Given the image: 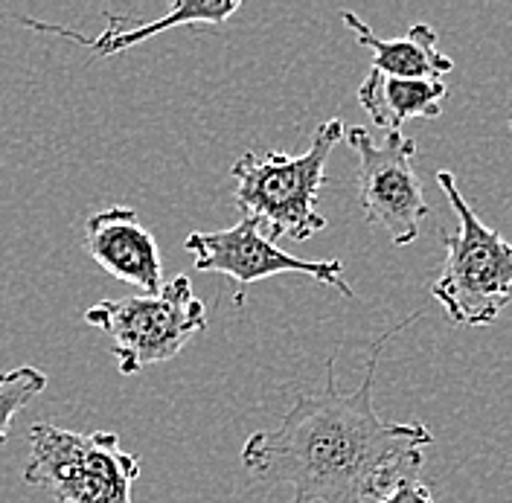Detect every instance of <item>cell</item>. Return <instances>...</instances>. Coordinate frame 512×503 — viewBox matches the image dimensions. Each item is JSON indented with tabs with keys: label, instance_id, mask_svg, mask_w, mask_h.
Wrapping results in <instances>:
<instances>
[{
	"label": "cell",
	"instance_id": "cell-1",
	"mask_svg": "<svg viewBox=\"0 0 512 503\" xmlns=\"http://www.w3.org/2000/svg\"><path fill=\"white\" fill-rule=\"evenodd\" d=\"M419 312L373 344L361 384L344 393L335 378V355L326 361V387L300 396L274 431H256L242 448L248 474L291 486V503H379L399 483L416 480L434 442L419 422H387L373 405L382 349Z\"/></svg>",
	"mask_w": 512,
	"mask_h": 503
},
{
	"label": "cell",
	"instance_id": "cell-2",
	"mask_svg": "<svg viewBox=\"0 0 512 503\" xmlns=\"http://www.w3.org/2000/svg\"><path fill=\"white\" fill-rule=\"evenodd\" d=\"M344 120L332 117L320 123L312 143L303 155L286 152H248L230 166L236 181L233 201L254 219L271 239L288 236L306 242L326 227L318 213V195L326 184V160L332 149L344 140Z\"/></svg>",
	"mask_w": 512,
	"mask_h": 503
},
{
	"label": "cell",
	"instance_id": "cell-3",
	"mask_svg": "<svg viewBox=\"0 0 512 503\" xmlns=\"http://www.w3.org/2000/svg\"><path fill=\"white\" fill-rule=\"evenodd\" d=\"M437 184L457 213V230L443 236L446 259L431 297L457 326H489L512 303V245L478 219L451 172H437Z\"/></svg>",
	"mask_w": 512,
	"mask_h": 503
},
{
	"label": "cell",
	"instance_id": "cell-4",
	"mask_svg": "<svg viewBox=\"0 0 512 503\" xmlns=\"http://www.w3.org/2000/svg\"><path fill=\"white\" fill-rule=\"evenodd\" d=\"M24 480L59 503H134L140 460L123 451L117 434H76L53 422L32 425Z\"/></svg>",
	"mask_w": 512,
	"mask_h": 503
},
{
	"label": "cell",
	"instance_id": "cell-5",
	"mask_svg": "<svg viewBox=\"0 0 512 503\" xmlns=\"http://www.w3.org/2000/svg\"><path fill=\"white\" fill-rule=\"evenodd\" d=\"M85 320L111 338V352L123 376L175 358L195 335L207 329V306L195 297L187 274L163 283L158 294L102 300Z\"/></svg>",
	"mask_w": 512,
	"mask_h": 503
},
{
	"label": "cell",
	"instance_id": "cell-6",
	"mask_svg": "<svg viewBox=\"0 0 512 503\" xmlns=\"http://www.w3.org/2000/svg\"><path fill=\"white\" fill-rule=\"evenodd\" d=\"M344 143L358 155V201L367 224L384 227L399 248L411 245L419 236V224L431 216L414 169L416 140L396 131L376 143L367 128L352 126Z\"/></svg>",
	"mask_w": 512,
	"mask_h": 503
},
{
	"label": "cell",
	"instance_id": "cell-7",
	"mask_svg": "<svg viewBox=\"0 0 512 503\" xmlns=\"http://www.w3.org/2000/svg\"><path fill=\"white\" fill-rule=\"evenodd\" d=\"M184 248L192 253V262L198 271L224 274L242 285L259 283L268 277L280 274H303L318 283L338 288L344 297H355L352 285L344 280V262L338 259H300L291 253L280 251L274 239L256 224L254 219H245L227 230L216 233H201L195 230L187 236Z\"/></svg>",
	"mask_w": 512,
	"mask_h": 503
},
{
	"label": "cell",
	"instance_id": "cell-8",
	"mask_svg": "<svg viewBox=\"0 0 512 503\" xmlns=\"http://www.w3.org/2000/svg\"><path fill=\"white\" fill-rule=\"evenodd\" d=\"M85 248L105 274L137 285L143 294H158L163 288L158 242L131 207H111L88 216Z\"/></svg>",
	"mask_w": 512,
	"mask_h": 503
},
{
	"label": "cell",
	"instance_id": "cell-9",
	"mask_svg": "<svg viewBox=\"0 0 512 503\" xmlns=\"http://www.w3.org/2000/svg\"><path fill=\"white\" fill-rule=\"evenodd\" d=\"M233 12H239V0H175L169 6V12L158 18V21H143L134 27H120V18H108V27L99 35H82L67 27H56V24H44V21H32V18H21L30 30L50 32L59 38H70L79 41L82 47H88L94 53V59H105V56H117L123 50H131L134 44L160 35L175 27H192V24H224Z\"/></svg>",
	"mask_w": 512,
	"mask_h": 503
},
{
	"label": "cell",
	"instance_id": "cell-10",
	"mask_svg": "<svg viewBox=\"0 0 512 503\" xmlns=\"http://www.w3.org/2000/svg\"><path fill=\"white\" fill-rule=\"evenodd\" d=\"M341 21L355 32L358 44L370 50L373 56L370 70H379L384 76H396V79H422V82H443V76L454 70V62L440 47V35L428 24H414L402 38H382L350 9L341 12Z\"/></svg>",
	"mask_w": 512,
	"mask_h": 503
},
{
	"label": "cell",
	"instance_id": "cell-11",
	"mask_svg": "<svg viewBox=\"0 0 512 503\" xmlns=\"http://www.w3.org/2000/svg\"><path fill=\"white\" fill-rule=\"evenodd\" d=\"M443 82H422V79H396L370 70V76L358 88V102L373 120V126L384 128L387 134L402 131L408 120L425 117L434 120L446 102Z\"/></svg>",
	"mask_w": 512,
	"mask_h": 503
},
{
	"label": "cell",
	"instance_id": "cell-12",
	"mask_svg": "<svg viewBox=\"0 0 512 503\" xmlns=\"http://www.w3.org/2000/svg\"><path fill=\"white\" fill-rule=\"evenodd\" d=\"M47 387V376L38 367H15L0 373V445L9 440L15 416Z\"/></svg>",
	"mask_w": 512,
	"mask_h": 503
},
{
	"label": "cell",
	"instance_id": "cell-13",
	"mask_svg": "<svg viewBox=\"0 0 512 503\" xmlns=\"http://www.w3.org/2000/svg\"><path fill=\"white\" fill-rule=\"evenodd\" d=\"M379 503H434V492H431V486H425L419 480H405L393 492H387Z\"/></svg>",
	"mask_w": 512,
	"mask_h": 503
},
{
	"label": "cell",
	"instance_id": "cell-14",
	"mask_svg": "<svg viewBox=\"0 0 512 503\" xmlns=\"http://www.w3.org/2000/svg\"><path fill=\"white\" fill-rule=\"evenodd\" d=\"M510 128H512V117H510Z\"/></svg>",
	"mask_w": 512,
	"mask_h": 503
}]
</instances>
